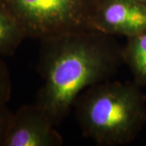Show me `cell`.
<instances>
[{
	"mask_svg": "<svg viewBox=\"0 0 146 146\" xmlns=\"http://www.w3.org/2000/svg\"><path fill=\"white\" fill-rule=\"evenodd\" d=\"M38 71L43 80L36 103L58 125L84 90L109 80L123 62L113 36L93 29L71 32L40 41Z\"/></svg>",
	"mask_w": 146,
	"mask_h": 146,
	"instance_id": "1",
	"label": "cell"
},
{
	"mask_svg": "<svg viewBox=\"0 0 146 146\" xmlns=\"http://www.w3.org/2000/svg\"><path fill=\"white\" fill-rule=\"evenodd\" d=\"M140 85L111 81L84 90L74 107L84 136L98 145L131 143L146 124V97Z\"/></svg>",
	"mask_w": 146,
	"mask_h": 146,
	"instance_id": "2",
	"label": "cell"
},
{
	"mask_svg": "<svg viewBox=\"0 0 146 146\" xmlns=\"http://www.w3.org/2000/svg\"><path fill=\"white\" fill-rule=\"evenodd\" d=\"M100 0H0L25 38L41 41L71 32L93 29Z\"/></svg>",
	"mask_w": 146,
	"mask_h": 146,
	"instance_id": "3",
	"label": "cell"
},
{
	"mask_svg": "<svg viewBox=\"0 0 146 146\" xmlns=\"http://www.w3.org/2000/svg\"><path fill=\"white\" fill-rule=\"evenodd\" d=\"M50 116L35 102L12 114L3 146H61L63 136Z\"/></svg>",
	"mask_w": 146,
	"mask_h": 146,
	"instance_id": "4",
	"label": "cell"
},
{
	"mask_svg": "<svg viewBox=\"0 0 146 146\" xmlns=\"http://www.w3.org/2000/svg\"><path fill=\"white\" fill-rule=\"evenodd\" d=\"M94 30L126 38L146 29V7L136 0H100Z\"/></svg>",
	"mask_w": 146,
	"mask_h": 146,
	"instance_id": "5",
	"label": "cell"
},
{
	"mask_svg": "<svg viewBox=\"0 0 146 146\" xmlns=\"http://www.w3.org/2000/svg\"><path fill=\"white\" fill-rule=\"evenodd\" d=\"M123 62L129 68L133 81L146 86V29L127 38L122 50Z\"/></svg>",
	"mask_w": 146,
	"mask_h": 146,
	"instance_id": "6",
	"label": "cell"
},
{
	"mask_svg": "<svg viewBox=\"0 0 146 146\" xmlns=\"http://www.w3.org/2000/svg\"><path fill=\"white\" fill-rule=\"evenodd\" d=\"M25 39L16 21L0 7V58L13 54Z\"/></svg>",
	"mask_w": 146,
	"mask_h": 146,
	"instance_id": "7",
	"label": "cell"
},
{
	"mask_svg": "<svg viewBox=\"0 0 146 146\" xmlns=\"http://www.w3.org/2000/svg\"><path fill=\"white\" fill-rule=\"evenodd\" d=\"M11 94L10 73L7 64L0 58V106L7 104Z\"/></svg>",
	"mask_w": 146,
	"mask_h": 146,
	"instance_id": "8",
	"label": "cell"
},
{
	"mask_svg": "<svg viewBox=\"0 0 146 146\" xmlns=\"http://www.w3.org/2000/svg\"><path fill=\"white\" fill-rule=\"evenodd\" d=\"M12 114L13 113L8 109L7 104L0 106V146H3Z\"/></svg>",
	"mask_w": 146,
	"mask_h": 146,
	"instance_id": "9",
	"label": "cell"
},
{
	"mask_svg": "<svg viewBox=\"0 0 146 146\" xmlns=\"http://www.w3.org/2000/svg\"><path fill=\"white\" fill-rule=\"evenodd\" d=\"M136 1H137L138 3H140L142 5L145 6L146 7V0H136Z\"/></svg>",
	"mask_w": 146,
	"mask_h": 146,
	"instance_id": "10",
	"label": "cell"
}]
</instances>
